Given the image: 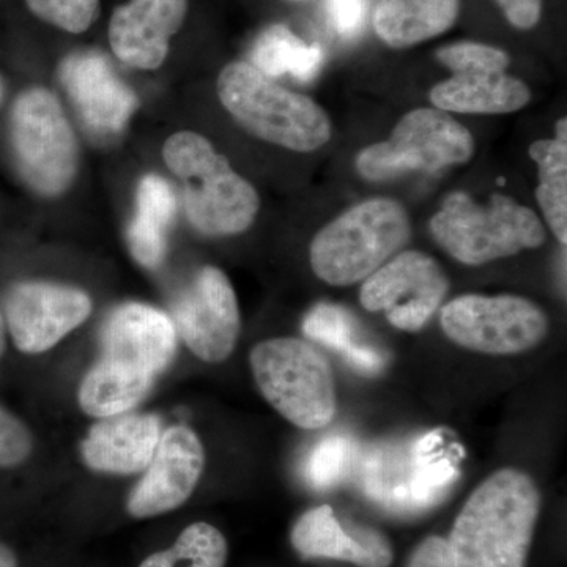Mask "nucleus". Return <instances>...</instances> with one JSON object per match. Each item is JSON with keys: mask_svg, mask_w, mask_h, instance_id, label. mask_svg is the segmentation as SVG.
Masks as SVG:
<instances>
[{"mask_svg": "<svg viewBox=\"0 0 567 567\" xmlns=\"http://www.w3.org/2000/svg\"><path fill=\"white\" fill-rule=\"evenodd\" d=\"M533 93L506 73H458L439 82L429 93L436 110L458 114L503 115L524 110Z\"/></svg>", "mask_w": 567, "mask_h": 567, "instance_id": "6ab92c4d", "label": "nucleus"}, {"mask_svg": "<svg viewBox=\"0 0 567 567\" xmlns=\"http://www.w3.org/2000/svg\"><path fill=\"white\" fill-rule=\"evenodd\" d=\"M102 0H25L39 20L70 33H82L95 22Z\"/></svg>", "mask_w": 567, "mask_h": 567, "instance_id": "cd10ccee", "label": "nucleus"}, {"mask_svg": "<svg viewBox=\"0 0 567 567\" xmlns=\"http://www.w3.org/2000/svg\"><path fill=\"white\" fill-rule=\"evenodd\" d=\"M429 227L443 251L470 267L539 248L547 238L539 215L505 194L480 204L466 193H451Z\"/></svg>", "mask_w": 567, "mask_h": 567, "instance_id": "20e7f679", "label": "nucleus"}, {"mask_svg": "<svg viewBox=\"0 0 567 567\" xmlns=\"http://www.w3.org/2000/svg\"><path fill=\"white\" fill-rule=\"evenodd\" d=\"M297 554L306 559L323 558L357 567H390L394 551L379 529L342 525L330 506H317L298 518L290 535Z\"/></svg>", "mask_w": 567, "mask_h": 567, "instance_id": "f3484780", "label": "nucleus"}, {"mask_svg": "<svg viewBox=\"0 0 567 567\" xmlns=\"http://www.w3.org/2000/svg\"><path fill=\"white\" fill-rule=\"evenodd\" d=\"M443 333L472 352L511 357L546 339L548 319L539 305L518 295L468 293L443 306Z\"/></svg>", "mask_w": 567, "mask_h": 567, "instance_id": "1a4fd4ad", "label": "nucleus"}, {"mask_svg": "<svg viewBox=\"0 0 567 567\" xmlns=\"http://www.w3.org/2000/svg\"><path fill=\"white\" fill-rule=\"evenodd\" d=\"M540 495L535 481L503 468L475 488L454 522L446 543L454 567H525Z\"/></svg>", "mask_w": 567, "mask_h": 567, "instance_id": "f257e3e1", "label": "nucleus"}, {"mask_svg": "<svg viewBox=\"0 0 567 567\" xmlns=\"http://www.w3.org/2000/svg\"><path fill=\"white\" fill-rule=\"evenodd\" d=\"M475 137L450 112L417 107L406 112L390 140L357 155V169L369 182H386L410 173H439L462 166L475 155Z\"/></svg>", "mask_w": 567, "mask_h": 567, "instance_id": "0eeeda50", "label": "nucleus"}, {"mask_svg": "<svg viewBox=\"0 0 567 567\" xmlns=\"http://www.w3.org/2000/svg\"><path fill=\"white\" fill-rule=\"evenodd\" d=\"M323 59L319 44H306L281 24L265 29L252 48V66L271 80L290 74L300 82L312 81L322 70Z\"/></svg>", "mask_w": 567, "mask_h": 567, "instance_id": "4be33fe9", "label": "nucleus"}, {"mask_svg": "<svg viewBox=\"0 0 567 567\" xmlns=\"http://www.w3.org/2000/svg\"><path fill=\"white\" fill-rule=\"evenodd\" d=\"M9 136L22 181L41 196L69 189L78 171V142L61 103L47 89L22 92L10 111Z\"/></svg>", "mask_w": 567, "mask_h": 567, "instance_id": "6e6552de", "label": "nucleus"}, {"mask_svg": "<svg viewBox=\"0 0 567 567\" xmlns=\"http://www.w3.org/2000/svg\"><path fill=\"white\" fill-rule=\"evenodd\" d=\"M163 156L183 182V204L196 229L235 235L251 227L260 208L259 194L207 137L193 132L174 134L164 144Z\"/></svg>", "mask_w": 567, "mask_h": 567, "instance_id": "39448f33", "label": "nucleus"}, {"mask_svg": "<svg viewBox=\"0 0 567 567\" xmlns=\"http://www.w3.org/2000/svg\"><path fill=\"white\" fill-rule=\"evenodd\" d=\"M555 140L559 142H566L567 144V121L566 117L559 118L557 122V136Z\"/></svg>", "mask_w": 567, "mask_h": 567, "instance_id": "c9c22d12", "label": "nucleus"}, {"mask_svg": "<svg viewBox=\"0 0 567 567\" xmlns=\"http://www.w3.org/2000/svg\"><path fill=\"white\" fill-rule=\"evenodd\" d=\"M450 292L442 265L429 254L401 251L364 279L360 303L365 311L383 312L388 322L405 333L423 330Z\"/></svg>", "mask_w": 567, "mask_h": 567, "instance_id": "9d476101", "label": "nucleus"}, {"mask_svg": "<svg viewBox=\"0 0 567 567\" xmlns=\"http://www.w3.org/2000/svg\"><path fill=\"white\" fill-rule=\"evenodd\" d=\"M174 213L175 194L169 183L153 174L142 178L136 215L128 227L130 251L142 267L155 268L162 264Z\"/></svg>", "mask_w": 567, "mask_h": 567, "instance_id": "412c9836", "label": "nucleus"}, {"mask_svg": "<svg viewBox=\"0 0 567 567\" xmlns=\"http://www.w3.org/2000/svg\"><path fill=\"white\" fill-rule=\"evenodd\" d=\"M229 557L226 537L205 522L183 529L173 547L151 555L140 567H224Z\"/></svg>", "mask_w": 567, "mask_h": 567, "instance_id": "a878e982", "label": "nucleus"}, {"mask_svg": "<svg viewBox=\"0 0 567 567\" xmlns=\"http://www.w3.org/2000/svg\"><path fill=\"white\" fill-rule=\"evenodd\" d=\"M186 11L188 0H130L112 13V51L134 69H158L169 54L171 40L181 31Z\"/></svg>", "mask_w": 567, "mask_h": 567, "instance_id": "dca6fc26", "label": "nucleus"}, {"mask_svg": "<svg viewBox=\"0 0 567 567\" xmlns=\"http://www.w3.org/2000/svg\"><path fill=\"white\" fill-rule=\"evenodd\" d=\"M514 28L528 31L540 20L543 0H496Z\"/></svg>", "mask_w": 567, "mask_h": 567, "instance_id": "473e14b6", "label": "nucleus"}, {"mask_svg": "<svg viewBox=\"0 0 567 567\" xmlns=\"http://www.w3.org/2000/svg\"><path fill=\"white\" fill-rule=\"evenodd\" d=\"M100 360L126 374L155 383L177 350L173 319L152 306L126 303L107 317L102 330Z\"/></svg>", "mask_w": 567, "mask_h": 567, "instance_id": "ddd939ff", "label": "nucleus"}, {"mask_svg": "<svg viewBox=\"0 0 567 567\" xmlns=\"http://www.w3.org/2000/svg\"><path fill=\"white\" fill-rule=\"evenodd\" d=\"M303 330L308 338L331 347L361 371L375 372L385 363L382 354L354 342L352 319L339 306H316L306 317Z\"/></svg>", "mask_w": 567, "mask_h": 567, "instance_id": "393cba45", "label": "nucleus"}, {"mask_svg": "<svg viewBox=\"0 0 567 567\" xmlns=\"http://www.w3.org/2000/svg\"><path fill=\"white\" fill-rule=\"evenodd\" d=\"M205 454L199 436L186 425L167 429L144 477L130 495L133 517L159 516L177 509L192 496L203 475Z\"/></svg>", "mask_w": 567, "mask_h": 567, "instance_id": "2eb2a0df", "label": "nucleus"}, {"mask_svg": "<svg viewBox=\"0 0 567 567\" xmlns=\"http://www.w3.org/2000/svg\"><path fill=\"white\" fill-rule=\"evenodd\" d=\"M0 567H18L17 555L3 543H0Z\"/></svg>", "mask_w": 567, "mask_h": 567, "instance_id": "72a5a7b5", "label": "nucleus"}, {"mask_svg": "<svg viewBox=\"0 0 567 567\" xmlns=\"http://www.w3.org/2000/svg\"><path fill=\"white\" fill-rule=\"evenodd\" d=\"M7 347V324L3 319V312L0 311V360H2L3 353H6Z\"/></svg>", "mask_w": 567, "mask_h": 567, "instance_id": "f704fd0d", "label": "nucleus"}, {"mask_svg": "<svg viewBox=\"0 0 567 567\" xmlns=\"http://www.w3.org/2000/svg\"><path fill=\"white\" fill-rule=\"evenodd\" d=\"M412 238L404 205L388 197L354 204L317 233L309 262L320 281L346 287L364 281Z\"/></svg>", "mask_w": 567, "mask_h": 567, "instance_id": "f03ea898", "label": "nucleus"}, {"mask_svg": "<svg viewBox=\"0 0 567 567\" xmlns=\"http://www.w3.org/2000/svg\"><path fill=\"white\" fill-rule=\"evenodd\" d=\"M59 81L93 136H118L136 111L137 96L102 52H73L59 65Z\"/></svg>", "mask_w": 567, "mask_h": 567, "instance_id": "4468645a", "label": "nucleus"}, {"mask_svg": "<svg viewBox=\"0 0 567 567\" xmlns=\"http://www.w3.org/2000/svg\"><path fill=\"white\" fill-rule=\"evenodd\" d=\"M87 293L61 284H13L3 301V319L13 344L24 353H43L87 320Z\"/></svg>", "mask_w": 567, "mask_h": 567, "instance_id": "9b49d317", "label": "nucleus"}, {"mask_svg": "<svg viewBox=\"0 0 567 567\" xmlns=\"http://www.w3.org/2000/svg\"><path fill=\"white\" fill-rule=\"evenodd\" d=\"M406 567H454L446 539L440 536L425 537L410 555Z\"/></svg>", "mask_w": 567, "mask_h": 567, "instance_id": "2f4dec72", "label": "nucleus"}, {"mask_svg": "<svg viewBox=\"0 0 567 567\" xmlns=\"http://www.w3.org/2000/svg\"><path fill=\"white\" fill-rule=\"evenodd\" d=\"M436 59L454 74L505 73L511 63L506 51L473 41H461L442 48L436 52Z\"/></svg>", "mask_w": 567, "mask_h": 567, "instance_id": "bb28decb", "label": "nucleus"}, {"mask_svg": "<svg viewBox=\"0 0 567 567\" xmlns=\"http://www.w3.org/2000/svg\"><path fill=\"white\" fill-rule=\"evenodd\" d=\"M153 383L99 361L80 386V405L89 416L110 417L128 413L151 393Z\"/></svg>", "mask_w": 567, "mask_h": 567, "instance_id": "5701e85b", "label": "nucleus"}, {"mask_svg": "<svg viewBox=\"0 0 567 567\" xmlns=\"http://www.w3.org/2000/svg\"><path fill=\"white\" fill-rule=\"evenodd\" d=\"M350 462H352V443L341 436H333V439L323 440L312 451L306 475L315 487H331L344 480Z\"/></svg>", "mask_w": 567, "mask_h": 567, "instance_id": "c85d7f7f", "label": "nucleus"}, {"mask_svg": "<svg viewBox=\"0 0 567 567\" xmlns=\"http://www.w3.org/2000/svg\"><path fill=\"white\" fill-rule=\"evenodd\" d=\"M32 453V435L18 417L0 409V468L22 464Z\"/></svg>", "mask_w": 567, "mask_h": 567, "instance_id": "c756f323", "label": "nucleus"}, {"mask_svg": "<svg viewBox=\"0 0 567 567\" xmlns=\"http://www.w3.org/2000/svg\"><path fill=\"white\" fill-rule=\"evenodd\" d=\"M159 439L162 423L155 415L103 417L82 442V458L95 472L133 475L151 465Z\"/></svg>", "mask_w": 567, "mask_h": 567, "instance_id": "a211bd4d", "label": "nucleus"}, {"mask_svg": "<svg viewBox=\"0 0 567 567\" xmlns=\"http://www.w3.org/2000/svg\"><path fill=\"white\" fill-rule=\"evenodd\" d=\"M260 393L279 415L300 429L327 427L338 412L330 361L311 342L275 338L249 354Z\"/></svg>", "mask_w": 567, "mask_h": 567, "instance_id": "423d86ee", "label": "nucleus"}, {"mask_svg": "<svg viewBox=\"0 0 567 567\" xmlns=\"http://www.w3.org/2000/svg\"><path fill=\"white\" fill-rule=\"evenodd\" d=\"M458 11L461 0H380L374 29L388 47L404 50L453 28Z\"/></svg>", "mask_w": 567, "mask_h": 567, "instance_id": "aec40b11", "label": "nucleus"}, {"mask_svg": "<svg viewBox=\"0 0 567 567\" xmlns=\"http://www.w3.org/2000/svg\"><path fill=\"white\" fill-rule=\"evenodd\" d=\"M3 93H6V91H3L2 80H0V103H2Z\"/></svg>", "mask_w": 567, "mask_h": 567, "instance_id": "e433bc0d", "label": "nucleus"}, {"mask_svg": "<svg viewBox=\"0 0 567 567\" xmlns=\"http://www.w3.org/2000/svg\"><path fill=\"white\" fill-rule=\"evenodd\" d=\"M218 95L246 132L287 151H319L333 134L330 115L320 104L281 87L251 63L233 62L224 66L218 78Z\"/></svg>", "mask_w": 567, "mask_h": 567, "instance_id": "7ed1b4c3", "label": "nucleus"}, {"mask_svg": "<svg viewBox=\"0 0 567 567\" xmlns=\"http://www.w3.org/2000/svg\"><path fill=\"white\" fill-rule=\"evenodd\" d=\"M175 330L197 358L221 363L237 346L241 320L229 278L205 267L174 305Z\"/></svg>", "mask_w": 567, "mask_h": 567, "instance_id": "f8f14e48", "label": "nucleus"}, {"mask_svg": "<svg viewBox=\"0 0 567 567\" xmlns=\"http://www.w3.org/2000/svg\"><path fill=\"white\" fill-rule=\"evenodd\" d=\"M324 11L333 31L342 39H352L363 28L365 0H324Z\"/></svg>", "mask_w": 567, "mask_h": 567, "instance_id": "7c9ffc66", "label": "nucleus"}, {"mask_svg": "<svg viewBox=\"0 0 567 567\" xmlns=\"http://www.w3.org/2000/svg\"><path fill=\"white\" fill-rule=\"evenodd\" d=\"M499 183V185H505V178H498V181H496Z\"/></svg>", "mask_w": 567, "mask_h": 567, "instance_id": "4c0bfd02", "label": "nucleus"}, {"mask_svg": "<svg viewBox=\"0 0 567 567\" xmlns=\"http://www.w3.org/2000/svg\"><path fill=\"white\" fill-rule=\"evenodd\" d=\"M529 156L537 166L536 199L555 238L567 244V144L539 140L529 145Z\"/></svg>", "mask_w": 567, "mask_h": 567, "instance_id": "b1692460", "label": "nucleus"}]
</instances>
